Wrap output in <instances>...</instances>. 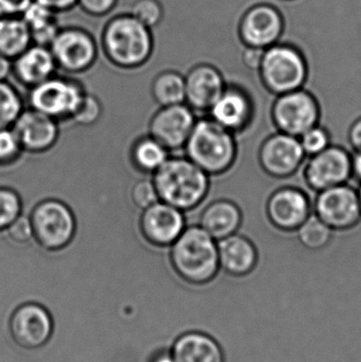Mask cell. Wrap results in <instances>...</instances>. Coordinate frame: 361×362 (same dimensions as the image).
I'll list each match as a JSON object with an SVG mask.
<instances>
[{
	"mask_svg": "<svg viewBox=\"0 0 361 362\" xmlns=\"http://www.w3.org/2000/svg\"><path fill=\"white\" fill-rule=\"evenodd\" d=\"M152 29L131 13L108 19L101 33V48L108 62L121 69H137L146 65L154 52Z\"/></svg>",
	"mask_w": 361,
	"mask_h": 362,
	"instance_id": "1",
	"label": "cell"
},
{
	"mask_svg": "<svg viewBox=\"0 0 361 362\" xmlns=\"http://www.w3.org/2000/svg\"><path fill=\"white\" fill-rule=\"evenodd\" d=\"M174 272L186 282L206 285L220 272L218 240L199 225L187 226L170 247Z\"/></svg>",
	"mask_w": 361,
	"mask_h": 362,
	"instance_id": "2",
	"label": "cell"
},
{
	"mask_svg": "<svg viewBox=\"0 0 361 362\" xmlns=\"http://www.w3.org/2000/svg\"><path fill=\"white\" fill-rule=\"evenodd\" d=\"M159 200L184 212L203 204L210 191V175L186 156L169 157L153 174Z\"/></svg>",
	"mask_w": 361,
	"mask_h": 362,
	"instance_id": "3",
	"label": "cell"
},
{
	"mask_svg": "<svg viewBox=\"0 0 361 362\" xmlns=\"http://www.w3.org/2000/svg\"><path fill=\"white\" fill-rule=\"evenodd\" d=\"M184 151L208 175L218 176L232 169L239 146L235 134L208 117L196 121Z\"/></svg>",
	"mask_w": 361,
	"mask_h": 362,
	"instance_id": "4",
	"label": "cell"
},
{
	"mask_svg": "<svg viewBox=\"0 0 361 362\" xmlns=\"http://www.w3.org/2000/svg\"><path fill=\"white\" fill-rule=\"evenodd\" d=\"M309 74V62L302 49L284 40L265 49L258 71L264 88L276 97L303 88Z\"/></svg>",
	"mask_w": 361,
	"mask_h": 362,
	"instance_id": "5",
	"label": "cell"
},
{
	"mask_svg": "<svg viewBox=\"0 0 361 362\" xmlns=\"http://www.w3.org/2000/svg\"><path fill=\"white\" fill-rule=\"evenodd\" d=\"M29 217L34 240L45 250H63L76 238V214L63 200L46 198L33 206Z\"/></svg>",
	"mask_w": 361,
	"mask_h": 362,
	"instance_id": "6",
	"label": "cell"
},
{
	"mask_svg": "<svg viewBox=\"0 0 361 362\" xmlns=\"http://www.w3.org/2000/svg\"><path fill=\"white\" fill-rule=\"evenodd\" d=\"M86 89L82 83L67 76H53L29 89V107L61 122L71 120Z\"/></svg>",
	"mask_w": 361,
	"mask_h": 362,
	"instance_id": "7",
	"label": "cell"
},
{
	"mask_svg": "<svg viewBox=\"0 0 361 362\" xmlns=\"http://www.w3.org/2000/svg\"><path fill=\"white\" fill-rule=\"evenodd\" d=\"M271 117L278 132L299 138L319 124L321 106L311 91L297 89L276 97Z\"/></svg>",
	"mask_w": 361,
	"mask_h": 362,
	"instance_id": "8",
	"label": "cell"
},
{
	"mask_svg": "<svg viewBox=\"0 0 361 362\" xmlns=\"http://www.w3.org/2000/svg\"><path fill=\"white\" fill-rule=\"evenodd\" d=\"M49 48L57 68L66 74L88 71L99 57V47L93 34L76 25L61 28Z\"/></svg>",
	"mask_w": 361,
	"mask_h": 362,
	"instance_id": "9",
	"label": "cell"
},
{
	"mask_svg": "<svg viewBox=\"0 0 361 362\" xmlns=\"http://www.w3.org/2000/svg\"><path fill=\"white\" fill-rule=\"evenodd\" d=\"M285 17L283 11L269 2L248 8L239 23V36L244 46L267 49L283 40Z\"/></svg>",
	"mask_w": 361,
	"mask_h": 362,
	"instance_id": "10",
	"label": "cell"
},
{
	"mask_svg": "<svg viewBox=\"0 0 361 362\" xmlns=\"http://www.w3.org/2000/svg\"><path fill=\"white\" fill-rule=\"evenodd\" d=\"M313 213L333 231L353 229L361 221L357 189L345 183L317 192Z\"/></svg>",
	"mask_w": 361,
	"mask_h": 362,
	"instance_id": "11",
	"label": "cell"
},
{
	"mask_svg": "<svg viewBox=\"0 0 361 362\" xmlns=\"http://www.w3.org/2000/svg\"><path fill=\"white\" fill-rule=\"evenodd\" d=\"M305 158L299 138L280 132L265 138L258 153L261 169L276 180L292 177L302 167Z\"/></svg>",
	"mask_w": 361,
	"mask_h": 362,
	"instance_id": "12",
	"label": "cell"
},
{
	"mask_svg": "<svg viewBox=\"0 0 361 362\" xmlns=\"http://www.w3.org/2000/svg\"><path fill=\"white\" fill-rule=\"evenodd\" d=\"M303 178L315 192L345 185L352 178V154L343 146L332 144L324 152L309 157Z\"/></svg>",
	"mask_w": 361,
	"mask_h": 362,
	"instance_id": "13",
	"label": "cell"
},
{
	"mask_svg": "<svg viewBox=\"0 0 361 362\" xmlns=\"http://www.w3.org/2000/svg\"><path fill=\"white\" fill-rule=\"evenodd\" d=\"M197 119L186 103L160 106L148 123V134L170 152L184 150Z\"/></svg>",
	"mask_w": 361,
	"mask_h": 362,
	"instance_id": "14",
	"label": "cell"
},
{
	"mask_svg": "<svg viewBox=\"0 0 361 362\" xmlns=\"http://www.w3.org/2000/svg\"><path fill=\"white\" fill-rule=\"evenodd\" d=\"M186 227L184 211L161 200L142 210L139 217L142 238L157 248H170Z\"/></svg>",
	"mask_w": 361,
	"mask_h": 362,
	"instance_id": "15",
	"label": "cell"
},
{
	"mask_svg": "<svg viewBox=\"0 0 361 362\" xmlns=\"http://www.w3.org/2000/svg\"><path fill=\"white\" fill-rule=\"evenodd\" d=\"M265 210L269 223L276 229L296 232L311 216L313 204L303 189L288 185L279 187L269 195Z\"/></svg>",
	"mask_w": 361,
	"mask_h": 362,
	"instance_id": "16",
	"label": "cell"
},
{
	"mask_svg": "<svg viewBox=\"0 0 361 362\" xmlns=\"http://www.w3.org/2000/svg\"><path fill=\"white\" fill-rule=\"evenodd\" d=\"M8 327L15 344L25 350L42 348L53 333L52 317L37 303H25L17 308Z\"/></svg>",
	"mask_w": 361,
	"mask_h": 362,
	"instance_id": "17",
	"label": "cell"
},
{
	"mask_svg": "<svg viewBox=\"0 0 361 362\" xmlns=\"http://www.w3.org/2000/svg\"><path fill=\"white\" fill-rule=\"evenodd\" d=\"M12 129L23 152L30 154L48 152L59 138V121L31 107L23 110Z\"/></svg>",
	"mask_w": 361,
	"mask_h": 362,
	"instance_id": "18",
	"label": "cell"
},
{
	"mask_svg": "<svg viewBox=\"0 0 361 362\" xmlns=\"http://www.w3.org/2000/svg\"><path fill=\"white\" fill-rule=\"evenodd\" d=\"M208 114L214 122L235 135L245 131L251 124L254 104L251 95L243 87L227 84Z\"/></svg>",
	"mask_w": 361,
	"mask_h": 362,
	"instance_id": "19",
	"label": "cell"
},
{
	"mask_svg": "<svg viewBox=\"0 0 361 362\" xmlns=\"http://www.w3.org/2000/svg\"><path fill=\"white\" fill-rule=\"evenodd\" d=\"M186 104L195 114L208 112L226 88V78L216 66L199 63L184 76Z\"/></svg>",
	"mask_w": 361,
	"mask_h": 362,
	"instance_id": "20",
	"label": "cell"
},
{
	"mask_svg": "<svg viewBox=\"0 0 361 362\" xmlns=\"http://www.w3.org/2000/svg\"><path fill=\"white\" fill-rule=\"evenodd\" d=\"M218 261L222 272L233 278H245L256 270L259 252L247 236L235 233L218 240Z\"/></svg>",
	"mask_w": 361,
	"mask_h": 362,
	"instance_id": "21",
	"label": "cell"
},
{
	"mask_svg": "<svg viewBox=\"0 0 361 362\" xmlns=\"http://www.w3.org/2000/svg\"><path fill=\"white\" fill-rule=\"evenodd\" d=\"M57 69L50 48L40 45L32 44L12 61L13 76L29 89L55 76Z\"/></svg>",
	"mask_w": 361,
	"mask_h": 362,
	"instance_id": "22",
	"label": "cell"
},
{
	"mask_svg": "<svg viewBox=\"0 0 361 362\" xmlns=\"http://www.w3.org/2000/svg\"><path fill=\"white\" fill-rule=\"evenodd\" d=\"M199 225L214 240H220L237 233L243 223V213L232 200L216 199L201 211Z\"/></svg>",
	"mask_w": 361,
	"mask_h": 362,
	"instance_id": "23",
	"label": "cell"
},
{
	"mask_svg": "<svg viewBox=\"0 0 361 362\" xmlns=\"http://www.w3.org/2000/svg\"><path fill=\"white\" fill-rule=\"evenodd\" d=\"M171 354L176 362H225L220 342L201 332H189L179 336L174 341Z\"/></svg>",
	"mask_w": 361,
	"mask_h": 362,
	"instance_id": "24",
	"label": "cell"
},
{
	"mask_svg": "<svg viewBox=\"0 0 361 362\" xmlns=\"http://www.w3.org/2000/svg\"><path fill=\"white\" fill-rule=\"evenodd\" d=\"M57 14L59 13L36 1L32 2L23 12L21 17L29 28L33 44L50 46L61 29Z\"/></svg>",
	"mask_w": 361,
	"mask_h": 362,
	"instance_id": "25",
	"label": "cell"
},
{
	"mask_svg": "<svg viewBox=\"0 0 361 362\" xmlns=\"http://www.w3.org/2000/svg\"><path fill=\"white\" fill-rule=\"evenodd\" d=\"M170 151L148 134L133 142L129 151L131 165L140 173L154 174L169 159Z\"/></svg>",
	"mask_w": 361,
	"mask_h": 362,
	"instance_id": "26",
	"label": "cell"
},
{
	"mask_svg": "<svg viewBox=\"0 0 361 362\" xmlns=\"http://www.w3.org/2000/svg\"><path fill=\"white\" fill-rule=\"evenodd\" d=\"M32 44L29 28L23 17H0V54L13 61Z\"/></svg>",
	"mask_w": 361,
	"mask_h": 362,
	"instance_id": "27",
	"label": "cell"
},
{
	"mask_svg": "<svg viewBox=\"0 0 361 362\" xmlns=\"http://www.w3.org/2000/svg\"><path fill=\"white\" fill-rule=\"evenodd\" d=\"M150 93L159 106L186 103L184 76L176 70L161 71L153 80Z\"/></svg>",
	"mask_w": 361,
	"mask_h": 362,
	"instance_id": "28",
	"label": "cell"
},
{
	"mask_svg": "<svg viewBox=\"0 0 361 362\" xmlns=\"http://www.w3.org/2000/svg\"><path fill=\"white\" fill-rule=\"evenodd\" d=\"M333 233L334 231L314 213L296 230L299 243L312 251L326 248L332 240Z\"/></svg>",
	"mask_w": 361,
	"mask_h": 362,
	"instance_id": "29",
	"label": "cell"
},
{
	"mask_svg": "<svg viewBox=\"0 0 361 362\" xmlns=\"http://www.w3.org/2000/svg\"><path fill=\"white\" fill-rule=\"evenodd\" d=\"M23 110L19 91L6 81H0V129L12 127Z\"/></svg>",
	"mask_w": 361,
	"mask_h": 362,
	"instance_id": "30",
	"label": "cell"
},
{
	"mask_svg": "<svg viewBox=\"0 0 361 362\" xmlns=\"http://www.w3.org/2000/svg\"><path fill=\"white\" fill-rule=\"evenodd\" d=\"M23 214V200L15 189L8 187H0V232Z\"/></svg>",
	"mask_w": 361,
	"mask_h": 362,
	"instance_id": "31",
	"label": "cell"
},
{
	"mask_svg": "<svg viewBox=\"0 0 361 362\" xmlns=\"http://www.w3.org/2000/svg\"><path fill=\"white\" fill-rule=\"evenodd\" d=\"M129 13L150 29L158 27L165 18V8L160 0H135Z\"/></svg>",
	"mask_w": 361,
	"mask_h": 362,
	"instance_id": "32",
	"label": "cell"
},
{
	"mask_svg": "<svg viewBox=\"0 0 361 362\" xmlns=\"http://www.w3.org/2000/svg\"><path fill=\"white\" fill-rule=\"evenodd\" d=\"M299 141L307 157L315 156L332 146L330 132L320 124L305 132L299 137Z\"/></svg>",
	"mask_w": 361,
	"mask_h": 362,
	"instance_id": "33",
	"label": "cell"
},
{
	"mask_svg": "<svg viewBox=\"0 0 361 362\" xmlns=\"http://www.w3.org/2000/svg\"><path fill=\"white\" fill-rule=\"evenodd\" d=\"M103 106L99 98L93 93H85L80 105L72 116V122L81 127H91L101 119Z\"/></svg>",
	"mask_w": 361,
	"mask_h": 362,
	"instance_id": "34",
	"label": "cell"
},
{
	"mask_svg": "<svg viewBox=\"0 0 361 362\" xmlns=\"http://www.w3.org/2000/svg\"><path fill=\"white\" fill-rule=\"evenodd\" d=\"M20 142L12 127L0 129V165L17 163L23 154Z\"/></svg>",
	"mask_w": 361,
	"mask_h": 362,
	"instance_id": "35",
	"label": "cell"
},
{
	"mask_svg": "<svg viewBox=\"0 0 361 362\" xmlns=\"http://www.w3.org/2000/svg\"><path fill=\"white\" fill-rule=\"evenodd\" d=\"M131 199L135 206L140 210L158 202L159 196L153 180H140L133 185L131 189Z\"/></svg>",
	"mask_w": 361,
	"mask_h": 362,
	"instance_id": "36",
	"label": "cell"
},
{
	"mask_svg": "<svg viewBox=\"0 0 361 362\" xmlns=\"http://www.w3.org/2000/svg\"><path fill=\"white\" fill-rule=\"evenodd\" d=\"M6 235L15 244L25 245L34 240L33 228L27 215L20 214L6 230Z\"/></svg>",
	"mask_w": 361,
	"mask_h": 362,
	"instance_id": "37",
	"label": "cell"
},
{
	"mask_svg": "<svg viewBox=\"0 0 361 362\" xmlns=\"http://www.w3.org/2000/svg\"><path fill=\"white\" fill-rule=\"evenodd\" d=\"M119 0H78V6L86 14L93 17H103L112 12Z\"/></svg>",
	"mask_w": 361,
	"mask_h": 362,
	"instance_id": "38",
	"label": "cell"
},
{
	"mask_svg": "<svg viewBox=\"0 0 361 362\" xmlns=\"http://www.w3.org/2000/svg\"><path fill=\"white\" fill-rule=\"evenodd\" d=\"M265 49L244 46L242 49V64L246 69L258 72L264 57Z\"/></svg>",
	"mask_w": 361,
	"mask_h": 362,
	"instance_id": "39",
	"label": "cell"
},
{
	"mask_svg": "<svg viewBox=\"0 0 361 362\" xmlns=\"http://www.w3.org/2000/svg\"><path fill=\"white\" fill-rule=\"evenodd\" d=\"M34 0H0V17L21 16Z\"/></svg>",
	"mask_w": 361,
	"mask_h": 362,
	"instance_id": "40",
	"label": "cell"
},
{
	"mask_svg": "<svg viewBox=\"0 0 361 362\" xmlns=\"http://www.w3.org/2000/svg\"><path fill=\"white\" fill-rule=\"evenodd\" d=\"M57 13L67 12L78 6V0H34Z\"/></svg>",
	"mask_w": 361,
	"mask_h": 362,
	"instance_id": "41",
	"label": "cell"
},
{
	"mask_svg": "<svg viewBox=\"0 0 361 362\" xmlns=\"http://www.w3.org/2000/svg\"><path fill=\"white\" fill-rule=\"evenodd\" d=\"M348 140L354 152H361V117L356 119L350 127Z\"/></svg>",
	"mask_w": 361,
	"mask_h": 362,
	"instance_id": "42",
	"label": "cell"
},
{
	"mask_svg": "<svg viewBox=\"0 0 361 362\" xmlns=\"http://www.w3.org/2000/svg\"><path fill=\"white\" fill-rule=\"evenodd\" d=\"M352 177L361 183V152L352 154Z\"/></svg>",
	"mask_w": 361,
	"mask_h": 362,
	"instance_id": "43",
	"label": "cell"
},
{
	"mask_svg": "<svg viewBox=\"0 0 361 362\" xmlns=\"http://www.w3.org/2000/svg\"><path fill=\"white\" fill-rule=\"evenodd\" d=\"M12 74V61L0 54V81H6Z\"/></svg>",
	"mask_w": 361,
	"mask_h": 362,
	"instance_id": "44",
	"label": "cell"
},
{
	"mask_svg": "<svg viewBox=\"0 0 361 362\" xmlns=\"http://www.w3.org/2000/svg\"><path fill=\"white\" fill-rule=\"evenodd\" d=\"M152 362H176L172 356L171 353H161L157 355L156 358L153 359Z\"/></svg>",
	"mask_w": 361,
	"mask_h": 362,
	"instance_id": "45",
	"label": "cell"
},
{
	"mask_svg": "<svg viewBox=\"0 0 361 362\" xmlns=\"http://www.w3.org/2000/svg\"><path fill=\"white\" fill-rule=\"evenodd\" d=\"M357 193H358V198H360V209H361V183H360V189H357Z\"/></svg>",
	"mask_w": 361,
	"mask_h": 362,
	"instance_id": "46",
	"label": "cell"
},
{
	"mask_svg": "<svg viewBox=\"0 0 361 362\" xmlns=\"http://www.w3.org/2000/svg\"><path fill=\"white\" fill-rule=\"evenodd\" d=\"M281 1H294V0H281Z\"/></svg>",
	"mask_w": 361,
	"mask_h": 362,
	"instance_id": "47",
	"label": "cell"
}]
</instances>
